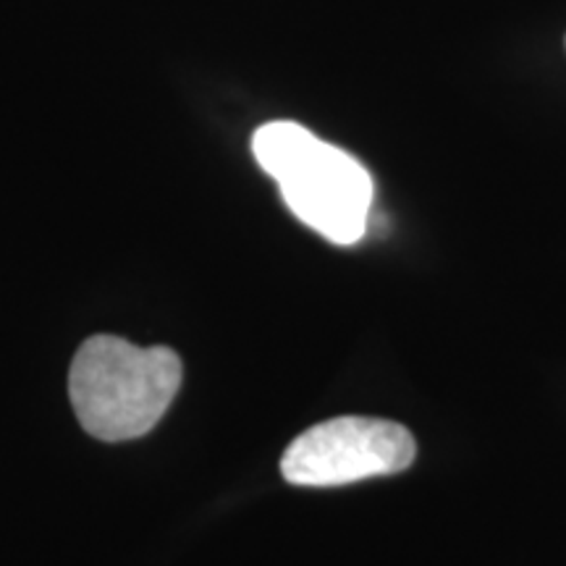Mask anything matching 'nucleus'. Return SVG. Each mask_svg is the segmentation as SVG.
<instances>
[{
	"mask_svg": "<svg viewBox=\"0 0 566 566\" xmlns=\"http://www.w3.org/2000/svg\"><path fill=\"white\" fill-rule=\"evenodd\" d=\"M184 380L168 346H134L122 336H90L69 370V399L80 424L105 443L147 436L174 405Z\"/></svg>",
	"mask_w": 566,
	"mask_h": 566,
	"instance_id": "obj_1",
	"label": "nucleus"
},
{
	"mask_svg": "<svg viewBox=\"0 0 566 566\" xmlns=\"http://www.w3.org/2000/svg\"><path fill=\"white\" fill-rule=\"evenodd\" d=\"M260 168L279 181L289 210L328 242L357 244L373 208V176L342 147L296 122L263 124L252 137Z\"/></svg>",
	"mask_w": 566,
	"mask_h": 566,
	"instance_id": "obj_2",
	"label": "nucleus"
},
{
	"mask_svg": "<svg viewBox=\"0 0 566 566\" xmlns=\"http://www.w3.org/2000/svg\"><path fill=\"white\" fill-rule=\"evenodd\" d=\"M417 457L415 436L384 417L346 415L296 436L281 457V475L302 488H334L399 475Z\"/></svg>",
	"mask_w": 566,
	"mask_h": 566,
	"instance_id": "obj_3",
	"label": "nucleus"
}]
</instances>
